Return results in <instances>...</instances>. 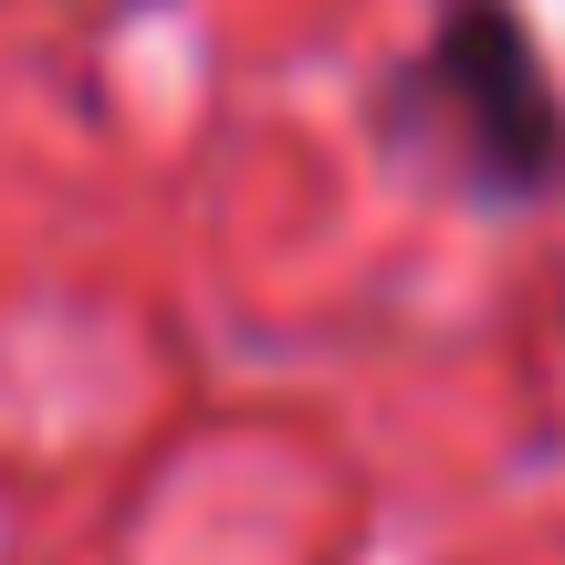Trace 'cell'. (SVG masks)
I'll return each instance as SVG.
<instances>
[{
  "mask_svg": "<svg viewBox=\"0 0 565 565\" xmlns=\"http://www.w3.org/2000/svg\"><path fill=\"white\" fill-rule=\"evenodd\" d=\"M387 137L419 168L482 189V200H545L565 189V84L513 0H440L419 53L387 74Z\"/></svg>",
  "mask_w": 565,
  "mask_h": 565,
  "instance_id": "1",
  "label": "cell"
}]
</instances>
